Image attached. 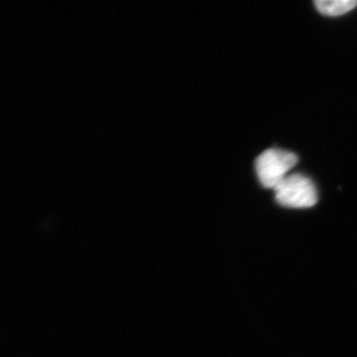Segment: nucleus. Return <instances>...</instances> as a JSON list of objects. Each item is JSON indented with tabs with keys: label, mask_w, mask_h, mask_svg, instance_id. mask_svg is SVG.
I'll list each match as a JSON object with an SVG mask.
<instances>
[{
	"label": "nucleus",
	"mask_w": 357,
	"mask_h": 357,
	"mask_svg": "<svg viewBox=\"0 0 357 357\" xmlns=\"http://www.w3.org/2000/svg\"><path fill=\"white\" fill-rule=\"evenodd\" d=\"M274 191L277 202L287 208H311L318 202L314 183L301 174L287 176L275 188Z\"/></svg>",
	"instance_id": "obj_2"
},
{
	"label": "nucleus",
	"mask_w": 357,
	"mask_h": 357,
	"mask_svg": "<svg viewBox=\"0 0 357 357\" xmlns=\"http://www.w3.org/2000/svg\"><path fill=\"white\" fill-rule=\"evenodd\" d=\"M297 163L298 157L292 152L268 149L256 159V173L262 185L275 189Z\"/></svg>",
	"instance_id": "obj_1"
},
{
	"label": "nucleus",
	"mask_w": 357,
	"mask_h": 357,
	"mask_svg": "<svg viewBox=\"0 0 357 357\" xmlns=\"http://www.w3.org/2000/svg\"><path fill=\"white\" fill-rule=\"evenodd\" d=\"M314 4L321 14L340 16L352 10L357 6V1L356 0H319Z\"/></svg>",
	"instance_id": "obj_3"
}]
</instances>
